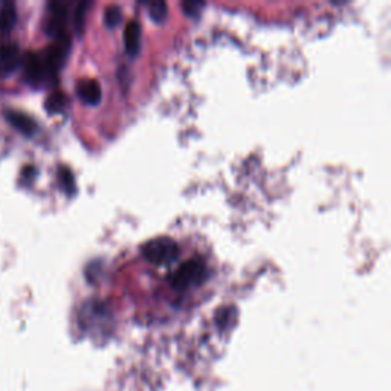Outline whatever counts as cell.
Returning a JSON list of instances; mask_svg holds the SVG:
<instances>
[{
	"instance_id": "6da1fadb",
	"label": "cell",
	"mask_w": 391,
	"mask_h": 391,
	"mask_svg": "<svg viewBox=\"0 0 391 391\" xmlns=\"http://www.w3.org/2000/svg\"><path fill=\"white\" fill-rule=\"evenodd\" d=\"M208 275L206 265L199 258H192L180 265L175 272L168 277L175 289H189L202 285Z\"/></svg>"
},
{
	"instance_id": "7a4b0ae2",
	"label": "cell",
	"mask_w": 391,
	"mask_h": 391,
	"mask_svg": "<svg viewBox=\"0 0 391 391\" xmlns=\"http://www.w3.org/2000/svg\"><path fill=\"white\" fill-rule=\"evenodd\" d=\"M143 255L150 263L155 265H168L173 263L179 257V246L173 238L170 237H156L148 240L141 246Z\"/></svg>"
},
{
	"instance_id": "3957f363",
	"label": "cell",
	"mask_w": 391,
	"mask_h": 391,
	"mask_svg": "<svg viewBox=\"0 0 391 391\" xmlns=\"http://www.w3.org/2000/svg\"><path fill=\"white\" fill-rule=\"evenodd\" d=\"M22 66L25 82L34 89L45 87L48 83L53 82L55 75L45 63L42 54L37 53H28L26 55H23Z\"/></svg>"
},
{
	"instance_id": "277c9868",
	"label": "cell",
	"mask_w": 391,
	"mask_h": 391,
	"mask_svg": "<svg viewBox=\"0 0 391 391\" xmlns=\"http://www.w3.org/2000/svg\"><path fill=\"white\" fill-rule=\"evenodd\" d=\"M69 16V6L65 2H51L48 4V17L45 20L46 33L54 37L67 35L66 20Z\"/></svg>"
},
{
	"instance_id": "5b68a950",
	"label": "cell",
	"mask_w": 391,
	"mask_h": 391,
	"mask_svg": "<svg viewBox=\"0 0 391 391\" xmlns=\"http://www.w3.org/2000/svg\"><path fill=\"white\" fill-rule=\"evenodd\" d=\"M23 63V54L18 45L5 43L0 46V78L11 77Z\"/></svg>"
},
{
	"instance_id": "8992f818",
	"label": "cell",
	"mask_w": 391,
	"mask_h": 391,
	"mask_svg": "<svg viewBox=\"0 0 391 391\" xmlns=\"http://www.w3.org/2000/svg\"><path fill=\"white\" fill-rule=\"evenodd\" d=\"M5 118L16 130H18L20 133L28 138H31L37 133L38 126L35 123V119L33 116H29L28 114L18 112V110H6Z\"/></svg>"
},
{
	"instance_id": "52a82bcc",
	"label": "cell",
	"mask_w": 391,
	"mask_h": 391,
	"mask_svg": "<svg viewBox=\"0 0 391 391\" xmlns=\"http://www.w3.org/2000/svg\"><path fill=\"white\" fill-rule=\"evenodd\" d=\"M17 23V8L11 0H0V37L13 31Z\"/></svg>"
},
{
	"instance_id": "ba28073f",
	"label": "cell",
	"mask_w": 391,
	"mask_h": 391,
	"mask_svg": "<svg viewBox=\"0 0 391 391\" xmlns=\"http://www.w3.org/2000/svg\"><path fill=\"white\" fill-rule=\"evenodd\" d=\"M77 90L79 98H82L86 104L97 106L99 101H101V86H99V83L92 78L82 79V82L78 83Z\"/></svg>"
},
{
	"instance_id": "9c48e42d",
	"label": "cell",
	"mask_w": 391,
	"mask_h": 391,
	"mask_svg": "<svg viewBox=\"0 0 391 391\" xmlns=\"http://www.w3.org/2000/svg\"><path fill=\"white\" fill-rule=\"evenodd\" d=\"M124 45L128 55H136L141 49V26L135 20H130L124 29Z\"/></svg>"
},
{
	"instance_id": "30bf717a",
	"label": "cell",
	"mask_w": 391,
	"mask_h": 391,
	"mask_svg": "<svg viewBox=\"0 0 391 391\" xmlns=\"http://www.w3.org/2000/svg\"><path fill=\"white\" fill-rule=\"evenodd\" d=\"M66 107V95L62 90H55L51 95L46 98L45 109L49 115H57L62 114Z\"/></svg>"
},
{
	"instance_id": "8fae6325",
	"label": "cell",
	"mask_w": 391,
	"mask_h": 391,
	"mask_svg": "<svg viewBox=\"0 0 391 391\" xmlns=\"http://www.w3.org/2000/svg\"><path fill=\"white\" fill-rule=\"evenodd\" d=\"M148 13L156 23H163L168 17V6L164 0H155V2H150Z\"/></svg>"
},
{
	"instance_id": "7c38bea8",
	"label": "cell",
	"mask_w": 391,
	"mask_h": 391,
	"mask_svg": "<svg viewBox=\"0 0 391 391\" xmlns=\"http://www.w3.org/2000/svg\"><path fill=\"white\" fill-rule=\"evenodd\" d=\"M58 179H60V185L65 189L66 194H74L75 193V177L71 173V170L62 167L58 172Z\"/></svg>"
},
{
	"instance_id": "4fadbf2b",
	"label": "cell",
	"mask_w": 391,
	"mask_h": 391,
	"mask_svg": "<svg viewBox=\"0 0 391 391\" xmlns=\"http://www.w3.org/2000/svg\"><path fill=\"white\" fill-rule=\"evenodd\" d=\"M123 20V11L118 5H109L104 11V25L107 28H115Z\"/></svg>"
},
{
	"instance_id": "5bb4252c",
	"label": "cell",
	"mask_w": 391,
	"mask_h": 391,
	"mask_svg": "<svg viewBox=\"0 0 391 391\" xmlns=\"http://www.w3.org/2000/svg\"><path fill=\"white\" fill-rule=\"evenodd\" d=\"M89 8V2H79L75 8L74 13V26L77 34L83 33V26H84V20H86V11Z\"/></svg>"
},
{
	"instance_id": "9a60e30c",
	"label": "cell",
	"mask_w": 391,
	"mask_h": 391,
	"mask_svg": "<svg viewBox=\"0 0 391 391\" xmlns=\"http://www.w3.org/2000/svg\"><path fill=\"white\" fill-rule=\"evenodd\" d=\"M182 11L189 16V17H196L202 11V8L205 6V2H199V0H185L182 2Z\"/></svg>"
}]
</instances>
